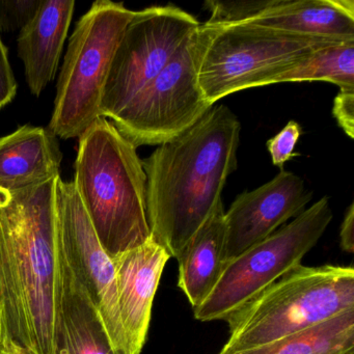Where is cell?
<instances>
[{
	"instance_id": "obj_16",
	"label": "cell",
	"mask_w": 354,
	"mask_h": 354,
	"mask_svg": "<svg viewBox=\"0 0 354 354\" xmlns=\"http://www.w3.org/2000/svg\"><path fill=\"white\" fill-rule=\"evenodd\" d=\"M248 24L300 36L354 42V3L352 0H279L274 7Z\"/></svg>"
},
{
	"instance_id": "obj_8",
	"label": "cell",
	"mask_w": 354,
	"mask_h": 354,
	"mask_svg": "<svg viewBox=\"0 0 354 354\" xmlns=\"http://www.w3.org/2000/svg\"><path fill=\"white\" fill-rule=\"evenodd\" d=\"M200 24L192 14L173 5L136 12L111 63L101 100V117L117 119Z\"/></svg>"
},
{
	"instance_id": "obj_2",
	"label": "cell",
	"mask_w": 354,
	"mask_h": 354,
	"mask_svg": "<svg viewBox=\"0 0 354 354\" xmlns=\"http://www.w3.org/2000/svg\"><path fill=\"white\" fill-rule=\"evenodd\" d=\"M240 131L239 120L229 107L213 105L142 161L151 238L171 258L180 256L223 204L225 182L238 167Z\"/></svg>"
},
{
	"instance_id": "obj_14",
	"label": "cell",
	"mask_w": 354,
	"mask_h": 354,
	"mask_svg": "<svg viewBox=\"0 0 354 354\" xmlns=\"http://www.w3.org/2000/svg\"><path fill=\"white\" fill-rule=\"evenodd\" d=\"M74 9L73 0H43L34 19L20 30L18 57L34 96H40L57 75Z\"/></svg>"
},
{
	"instance_id": "obj_24",
	"label": "cell",
	"mask_w": 354,
	"mask_h": 354,
	"mask_svg": "<svg viewBox=\"0 0 354 354\" xmlns=\"http://www.w3.org/2000/svg\"><path fill=\"white\" fill-rule=\"evenodd\" d=\"M16 92L17 84L10 65L8 49L0 38V109L12 102Z\"/></svg>"
},
{
	"instance_id": "obj_12",
	"label": "cell",
	"mask_w": 354,
	"mask_h": 354,
	"mask_svg": "<svg viewBox=\"0 0 354 354\" xmlns=\"http://www.w3.org/2000/svg\"><path fill=\"white\" fill-rule=\"evenodd\" d=\"M169 252L151 238L113 260L122 324L130 354H140L147 341L153 301Z\"/></svg>"
},
{
	"instance_id": "obj_3",
	"label": "cell",
	"mask_w": 354,
	"mask_h": 354,
	"mask_svg": "<svg viewBox=\"0 0 354 354\" xmlns=\"http://www.w3.org/2000/svg\"><path fill=\"white\" fill-rule=\"evenodd\" d=\"M73 183L111 259L151 239L142 160L105 118L96 120L80 138Z\"/></svg>"
},
{
	"instance_id": "obj_18",
	"label": "cell",
	"mask_w": 354,
	"mask_h": 354,
	"mask_svg": "<svg viewBox=\"0 0 354 354\" xmlns=\"http://www.w3.org/2000/svg\"><path fill=\"white\" fill-rule=\"evenodd\" d=\"M354 350V310L283 339L231 354H343Z\"/></svg>"
},
{
	"instance_id": "obj_13",
	"label": "cell",
	"mask_w": 354,
	"mask_h": 354,
	"mask_svg": "<svg viewBox=\"0 0 354 354\" xmlns=\"http://www.w3.org/2000/svg\"><path fill=\"white\" fill-rule=\"evenodd\" d=\"M59 292L55 354H119L98 308L70 266L59 240Z\"/></svg>"
},
{
	"instance_id": "obj_23",
	"label": "cell",
	"mask_w": 354,
	"mask_h": 354,
	"mask_svg": "<svg viewBox=\"0 0 354 354\" xmlns=\"http://www.w3.org/2000/svg\"><path fill=\"white\" fill-rule=\"evenodd\" d=\"M337 125L350 138H354V90H339L333 107Z\"/></svg>"
},
{
	"instance_id": "obj_1",
	"label": "cell",
	"mask_w": 354,
	"mask_h": 354,
	"mask_svg": "<svg viewBox=\"0 0 354 354\" xmlns=\"http://www.w3.org/2000/svg\"><path fill=\"white\" fill-rule=\"evenodd\" d=\"M59 177L17 192L0 189V347L16 354H55Z\"/></svg>"
},
{
	"instance_id": "obj_11",
	"label": "cell",
	"mask_w": 354,
	"mask_h": 354,
	"mask_svg": "<svg viewBox=\"0 0 354 354\" xmlns=\"http://www.w3.org/2000/svg\"><path fill=\"white\" fill-rule=\"evenodd\" d=\"M313 196L299 176L283 169L264 185L236 196L225 212V264L306 210Z\"/></svg>"
},
{
	"instance_id": "obj_20",
	"label": "cell",
	"mask_w": 354,
	"mask_h": 354,
	"mask_svg": "<svg viewBox=\"0 0 354 354\" xmlns=\"http://www.w3.org/2000/svg\"><path fill=\"white\" fill-rule=\"evenodd\" d=\"M279 0H245V1H215L209 0L204 7L210 13L207 24H236L248 22L274 7Z\"/></svg>"
},
{
	"instance_id": "obj_22",
	"label": "cell",
	"mask_w": 354,
	"mask_h": 354,
	"mask_svg": "<svg viewBox=\"0 0 354 354\" xmlns=\"http://www.w3.org/2000/svg\"><path fill=\"white\" fill-rule=\"evenodd\" d=\"M301 132V127L297 122L290 121L274 138H270L267 142V150L275 167L283 169V165L287 161H289L292 157L297 156L298 154H295L294 150Z\"/></svg>"
},
{
	"instance_id": "obj_10",
	"label": "cell",
	"mask_w": 354,
	"mask_h": 354,
	"mask_svg": "<svg viewBox=\"0 0 354 354\" xmlns=\"http://www.w3.org/2000/svg\"><path fill=\"white\" fill-rule=\"evenodd\" d=\"M57 232L59 245L100 313L119 354H130L120 315L113 260L99 241L73 181L57 179Z\"/></svg>"
},
{
	"instance_id": "obj_19",
	"label": "cell",
	"mask_w": 354,
	"mask_h": 354,
	"mask_svg": "<svg viewBox=\"0 0 354 354\" xmlns=\"http://www.w3.org/2000/svg\"><path fill=\"white\" fill-rule=\"evenodd\" d=\"M326 82L339 90H354V42L319 49L299 66L277 80L285 82Z\"/></svg>"
},
{
	"instance_id": "obj_6",
	"label": "cell",
	"mask_w": 354,
	"mask_h": 354,
	"mask_svg": "<svg viewBox=\"0 0 354 354\" xmlns=\"http://www.w3.org/2000/svg\"><path fill=\"white\" fill-rule=\"evenodd\" d=\"M134 14L124 3L98 0L80 18L57 82L49 124L55 136L80 138L101 117V100L111 63Z\"/></svg>"
},
{
	"instance_id": "obj_7",
	"label": "cell",
	"mask_w": 354,
	"mask_h": 354,
	"mask_svg": "<svg viewBox=\"0 0 354 354\" xmlns=\"http://www.w3.org/2000/svg\"><path fill=\"white\" fill-rule=\"evenodd\" d=\"M327 196L302 211L291 223L225 263L214 289L198 308L203 322L225 320L286 273L301 264L333 221Z\"/></svg>"
},
{
	"instance_id": "obj_4",
	"label": "cell",
	"mask_w": 354,
	"mask_h": 354,
	"mask_svg": "<svg viewBox=\"0 0 354 354\" xmlns=\"http://www.w3.org/2000/svg\"><path fill=\"white\" fill-rule=\"evenodd\" d=\"M352 310L353 267L300 264L225 319L230 337L218 354L265 345Z\"/></svg>"
},
{
	"instance_id": "obj_17",
	"label": "cell",
	"mask_w": 354,
	"mask_h": 354,
	"mask_svg": "<svg viewBox=\"0 0 354 354\" xmlns=\"http://www.w3.org/2000/svg\"><path fill=\"white\" fill-rule=\"evenodd\" d=\"M225 209L221 204L177 258L178 287L194 310L208 297L221 277L225 266Z\"/></svg>"
},
{
	"instance_id": "obj_25",
	"label": "cell",
	"mask_w": 354,
	"mask_h": 354,
	"mask_svg": "<svg viewBox=\"0 0 354 354\" xmlns=\"http://www.w3.org/2000/svg\"><path fill=\"white\" fill-rule=\"evenodd\" d=\"M339 246L347 254L354 252V204L351 203L346 210L339 230Z\"/></svg>"
},
{
	"instance_id": "obj_5",
	"label": "cell",
	"mask_w": 354,
	"mask_h": 354,
	"mask_svg": "<svg viewBox=\"0 0 354 354\" xmlns=\"http://www.w3.org/2000/svg\"><path fill=\"white\" fill-rule=\"evenodd\" d=\"M198 82L207 102L277 84L319 49L339 41L300 36L257 24H201L194 32Z\"/></svg>"
},
{
	"instance_id": "obj_15",
	"label": "cell",
	"mask_w": 354,
	"mask_h": 354,
	"mask_svg": "<svg viewBox=\"0 0 354 354\" xmlns=\"http://www.w3.org/2000/svg\"><path fill=\"white\" fill-rule=\"evenodd\" d=\"M62 157L50 130L18 128L0 138V189L17 192L59 177Z\"/></svg>"
},
{
	"instance_id": "obj_27",
	"label": "cell",
	"mask_w": 354,
	"mask_h": 354,
	"mask_svg": "<svg viewBox=\"0 0 354 354\" xmlns=\"http://www.w3.org/2000/svg\"><path fill=\"white\" fill-rule=\"evenodd\" d=\"M343 354H354V350H351V351L345 352Z\"/></svg>"
},
{
	"instance_id": "obj_21",
	"label": "cell",
	"mask_w": 354,
	"mask_h": 354,
	"mask_svg": "<svg viewBox=\"0 0 354 354\" xmlns=\"http://www.w3.org/2000/svg\"><path fill=\"white\" fill-rule=\"evenodd\" d=\"M42 3L43 0L0 1V32L26 28L38 13Z\"/></svg>"
},
{
	"instance_id": "obj_26",
	"label": "cell",
	"mask_w": 354,
	"mask_h": 354,
	"mask_svg": "<svg viewBox=\"0 0 354 354\" xmlns=\"http://www.w3.org/2000/svg\"><path fill=\"white\" fill-rule=\"evenodd\" d=\"M0 354H16L12 350L7 349V348L0 347Z\"/></svg>"
},
{
	"instance_id": "obj_9",
	"label": "cell",
	"mask_w": 354,
	"mask_h": 354,
	"mask_svg": "<svg viewBox=\"0 0 354 354\" xmlns=\"http://www.w3.org/2000/svg\"><path fill=\"white\" fill-rule=\"evenodd\" d=\"M194 32L142 94L111 122L136 149L176 138L212 107L198 86Z\"/></svg>"
}]
</instances>
